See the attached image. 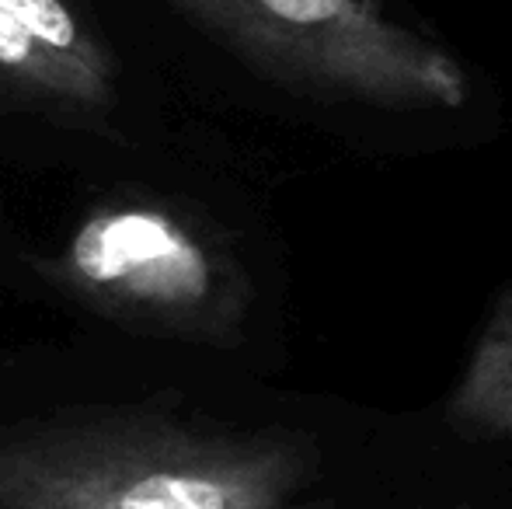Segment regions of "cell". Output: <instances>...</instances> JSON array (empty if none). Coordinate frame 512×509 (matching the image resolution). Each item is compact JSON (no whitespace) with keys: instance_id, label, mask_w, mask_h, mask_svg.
I'll return each mask as SVG.
<instances>
[{"instance_id":"1","label":"cell","mask_w":512,"mask_h":509,"mask_svg":"<svg viewBox=\"0 0 512 509\" xmlns=\"http://www.w3.org/2000/svg\"><path fill=\"white\" fill-rule=\"evenodd\" d=\"M317 450L157 405L67 408L0 429V509H293Z\"/></svg>"},{"instance_id":"2","label":"cell","mask_w":512,"mask_h":509,"mask_svg":"<svg viewBox=\"0 0 512 509\" xmlns=\"http://www.w3.org/2000/svg\"><path fill=\"white\" fill-rule=\"evenodd\" d=\"M251 67L307 91L391 112H460L464 63L384 0H168Z\"/></svg>"},{"instance_id":"3","label":"cell","mask_w":512,"mask_h":509,"mask_svg":"<svg viewBox=\"0 0 512 509\" xmlns=\"http://www.w3.org/2000/svg\"><path fill=\"white\" fill-rule=\"evenodd\" d=\"M42 276L102 318L189 342L230 339L248 311L234 258L189 213L150 196L88 210Z\"/></svg>"},{"instance_id":"4","label":"cell","mask_w":512,"mask_h":509,"mask_svg":"<svg viewBox=\"0 0 512 509\" xmlns=\"http://www.w3.org/2000/svg\"><path fill=\"white\" fill-rule=\"evenodd\" d=\"M0 95L74 123L112 116L115 56L81 0H0Z\"/></svg>"},{"instance_id":"5","label":"cell","mask_w":512,"mask_h":509,"mask_svg":"<svg viewBox=\"0 0 512 509\" xmlns=\"http://www.w3.org/2000/svg\"><path fill=\"white\" fill-rule=\"evenodd\" d=\"M450 426L474 440H512V293L474 342L453 387Z\"/></svg>"}]
</instances>
